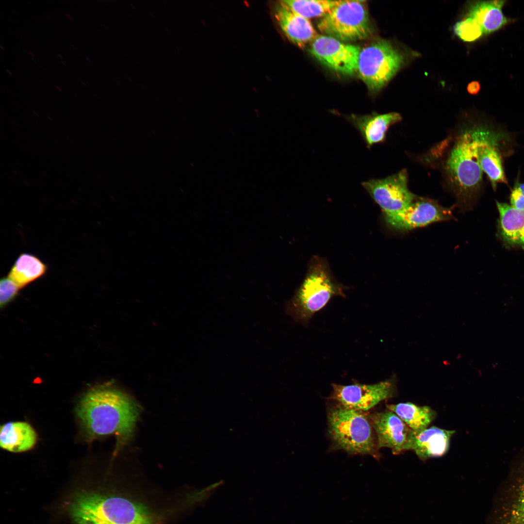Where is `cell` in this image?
<instances>
[{"label":"cell","instance_id":"6da1fadb","mask_svg":"<svg viewBox=\"0 0 524 524\" xmlns=\"http://www.w3.org/2000/svg\"><path fill=\"white\" fill-rule=\"evenodd\" d=\"M140 412L139 405L131 396L110 385L90 390L76 409L78 418L90 436L115 437L116 452L131 440Z\"/></svg>","mask_w":524,"mask_h":524},{"label":"cell","instance_id":"7a4b0ae2","mask_svg":"<svg viewBox=\"0 0 524 524\" xmlns=\"http://www.w3.org/2000/svg\"><path fill=\"white\" fill-rule=\"evenodd\" d=\"M70 512L78 524H153L143 505L127 499L85 492L72 503Z\"/></svg>","mask_w":524,"mask_h":524},{"label":"cell","instance_id":"3957f363","mask_svg":"<svg viewBox=\"0 0 524 524\" xmlns=\"http://www.w3.org/2000/svg\"><path fill=\"white\" fill-rule=\"evenodd\" d=\"M481 128L466 130L457 137L447 158L445 169L461 204H467L479 189L483 171L478 147Z\"/></svg>","mask_w":524,"mask_h":524},{"label":"cell","instance_id":"277c9868","mask_svg":"<svg viewBox=\"0 0 524 524\" xmlns=\"http://www.w3.org/2000/svg\"><path fill=\"white\" fill-rule=\"evenodd\" d=\"M328 422L329 435L337 448L380 458L370 420L362 411L339 405L329 409Z\"/></svg>","mask_w":524,"mask_h":524},{"label":"cell","instance_id":"5b68a950","mask_svg":"<svg viewBox=\"0 0 524 524\" xmlns=\"http://www.w3.org/2000/svg\"><path fill=\"white\" fill-rule=\"evenodd\" d=\"M344 295L343 288L331 279L324 264L314 262L287 310L297 321L306 324L335 296Z\"/></svg>","mask_w":524,"mask_h":524},{"label":"cell","instance_id":"8992f818","mask_svg":"<svg viewBox=\"0 0 524 524\" xmlns=\"http://www.w3.org/2000/svg\"><path fill=\"white\" fill-rule=\"evenodd\" d=\"M403 62V55L390 43L378 40L360 50L357 72L369 90L375 92L394 76Z\"/></svg>","mask_w":524,"mask_h":524},{"label":"cell","instance_id":"52a82bcc","mask_svg":"<svg viewBox=\"0 0 524 524\" xmlns=\"http://www.w3.org/2000/svg\"><path fill=\"white\" fill-rule=\"evenodd\" d=\"M320 31L342 41L364 39L371 33L367 11L362 0H342L318 23Z\"/></svg>","mask_w":524,"mask_h":524},{"label":"cell","instance_id":"ba28073f","mask_svg":"<svg viewBox=\"0 0 524 524\" xmlns=\"http://www.w3.org/2000/svg\"><path fill=\"white\" fill-rule=\"evenodd\" d=\"M490 524H524V454L497 494Z\"/></svg>","mask_w":524,"mask_h":524},{"label":"cell","instance_id":"9c48e42d","mask_svg":"<svg viewBox=\"0 0 524 524\" xmlns=\"http://www.w3.org/2000/svg\"><path fill=\"white\" fill-rule=\"evenodd\" d=\"M396 383V377L392 376L373 384L355 383L343 385L333 383L329 398L347 408L366 411L394 396L397 390Z\"/></svg>","mask_w":524,"mask_h":524},{"label":"cell","instance_id":"30bf717a","mask_svg":"<svg viewBox=\"0 0 524 524\" xmlns=\"http://www.w3.org/2000/svg\"><path fill=\"white\" fill-rule=\"evenodd\" d=\"M361 185L380 207L384 218L405 209L417 197L408 188L404 169L385 178L363 181Z\"/></svg>","mask_w":524,"mask_h":524},{"label":"cell","instance_id":"8fae6325","mask_svg":"<svg viewBox=\"0 0 524 524\" xmlns=\"http://www.w3.org/2000/svg\"><path fill=\"white\" fill-rule=\"evenodd\" d=\"M359 47L328 35H318L310 51L318 61L338 73L352 75L357 72Z\"/></svg>","mask_w":524,"mask_h":524},{"label":"cell","instance_id":"7c38bea8","mask_svg":"<svg viewBox=\"0 0 524 524\" xmlns=\"http://www.w3.org/2000/svg\"><path fill=\"white\" fill-rule=\"evenodd\" d=\"M453 218L450 208L443 207L432 200L417 196L406 208L384 219L392 229L405 231Z\"/></svg>","mask_w":524,"mask_h":524},{"label":"cell","instance_id":"4fadbf2b","mask_svg":"<svg viewBox=\"0 0 524 524\" xmlns=\"http://www.w3.org/2000/svg\"><path fill=\"white\" fill-rule=\"evenodd\" d=\"M370 420L379 449L389 448L394 455L409 450L414 431L395 413L388 409L376 412L370 416Z\"/></svg>","mask_w":524,"mask_h":524},{"label":"cell","instance_id":"5bb4252c","mask_svg":"<svg viewBox=\"0 0 524 524\" xmlns=\"http://www.w3.org/2000/svg\"><path fill=\"white\" fill-rule=\"evenodd\" d=\"M455 433V430L437 426L427 427L418 433L414 432L409 450L414 451L422 461L442 457L448 451L451 438Z\"/></svg>","mask_w":524,"mask_h":524},{"label":"cell","instance_id":"9a60e30c","mask_svg":"<svg viewBox=\"0 0 524 524\" xmlns=\"http://www.w3.org/2000/svg\"><path fill=\"white\" fill-rule=\"evenodd\" d=\"M401 119L400 115L395 112L361 115H351L347 117V120L360 133L368 148L374 144L383 142L389 128Z\"/></svg>","mask_w":524,"mask_h":524},{"label":"cell","instance_id":"2e32d148","mask_svg":"<svg viewBox=\"0 0 524 524\" xmlns=\"http://www.w3.org/2000/svg\"><path fill=\"white\" fill-rule=\"evenodd\" d=\"M275 17L285 35L299 47L312 42L318 36L309 19L294 12L282 1L276 7Z\"/></svg>","mask_w":524,"mask_h":524},{"label":"cell","instance_id":"e0dca14e","mask_svg":"<svg viewBox=\"0 0 524 524\" xmlns=\"http://www.w3.org/2000/svg\"><path fill=\"white\" fill-rule=\"evenodd\" d=\"M498 135L481 129L478 147L479 164L496 190L498 183H508L499 150Z\"/></svg>","mask_w":524,"mask_h":524},{"label":"cell","instance_id":"ac0fdd59","mask_svg":"<svg viewBox=\"0 0 524 524\" xmlns=\"http://www.w3.org/2000/svg\"><path fill=\"white\" fill-rule=\"evenodd\" d=\"M505 0L480 1L473 4L468 17L475 20L481 27L483 34L496 32L510 21L503 14Z\"/></svg>","mask_w":524,"mask_h":524},{"label":"cell","instance_id":"d6986e66","mask_svg":"<svg viewBox=\"0 0 524 524\" xmlns=\"http://www.w3.org/2000/svg\"><path fill=\"white\" fill-rule=\"evenodd\" d=\"M36 434L27 423L12 422L0 427L1 447L12 452H21L31 449L36 441Z\"/></svg>","mask_w":524,"mask_h":524},{"label":"cell","instance_id":"ffe728a7","mask_svg":"<svg viewBox=\"0 0 524 524\" xmlns=\"http://www.w3.org/2000/svg\"><path fill=\"white\" fill-rule=\"evenodd\" d=\"M48 270V265L36 256L22 253L16 258L7 276L20 288L44 276Z\"/></svg>","mask_w":524,"mask_h":524},{"label":"cell","instance_id":"44dd1931","mask_svg":"<svg viewBox=\"0 0 524 524\" xmlns=\"http://www.w3.org/2000/svg\"><path fill=\"white\" fill-rule=\"evenodd\" d=\"M386 407L416 433L427 428L437 416V412L430 407L410 402L387 405Z\"/></svg>","mask_w":524,"mask_h":524},{"label":"cell","instance_id":"7402d4cb","mask_svg":"<svg viewBox=\"0 0 524 524\" xmlns=\"http://www.w3.org/2000/svg\"><path fill=\"white\" fill-rule=\"evenodd\" d=\"M496 205L505 240L513 245H524V210L505 203L496 202Z\"/></svg>","mask_w":524,"mask_h":524},{"label":"cell","instance_id":"603a6c76","mask_svg":"<svg viewBox=\"0 0 524 524\" xmlns=\"http://www.w3.org/2000/svg\"><path fill=\"white\" fill-rule=\"evenodd\" d=\"M342 0H282L294 12L306 18L323 17Z\"/></svg>","mask_w":524,"mask_h":524},{"label":"cell","instance_id":"cb8c5ba5","mask_svg":"<svg viewBox=\"0 0 524 524\" xmlns=\"http://www.w3.org/2000/svg\"><path fill=\"white\" fill-rule=\"evenodd\" d=\"M454 31L460 39L468 42L478 39L483 34L480 25L475 20L469 17L457 22L454 26Z\"/></svg>","mask_w":524,"mask_h":524},{"label":"cell","instance_id":"d4e9b609","mask_svg":"<svg viewBox=\"0 0 524 524\" xmlns=\"http://www.w3.org/2000/svg\"><path fill=\"white\" fill-rule=\"evenodd\" d=\"M21 288L11 278L3 277L0 281V304L2 307L14 299Z\"/></svg>","mask_w":524,"mask_h":524},{"label":"cell","instance_id":"484cf974","mask_svg":"<svg viewBox=\"0 0 524 524\" xmlns=\"http://www.w3.org/2000/svg\"><path fill=\"white\" fill-rule=\"evenodd\" d=\"M510 201L511 206L513 208L519 210H524V195L515 187H514L511 191Z\"/></svg>","mask_w":524,"mask_h":524},{"label":"cell","instance_id":"4316f807","mask_svg":"<svg viewBox=\"0 0 524 524\" xmlns=\"http://www.w3.org/2000/svg\"><path fill=\"white\" fill-rule=\"evenodd\" d=\"M480 84L477 81H473L467 86V91L471 95H476L480 90Z\"/></svg>","mask_w":524,"mask_h":524},{"label":"cell","instance_id":"83f0119b","mask_svg":"<svg viewBox=\"0 0 524 524\" xmlns=\"http://www.w3.org/2000/svg\"><path fill=\"white\" fill-rule=\"evenodd\" d=\"M514 187L517 188L522 194L524 195V182L520 183L518 181H516Z\"/></svg>","mask_w":524,"mask_h":524},{"label":"cell","instance_id":"f1b7e54d","mask_svg":"<svg viewBox=\"0 0 524 524\" xmlns=\"http://www.w3.org/2000/svg\"><path fill=\"white\" fill-rule=\"evenodd\" d=\"M66 16L70 20H73L72 17L68 14H65Z\"/></svg>","mask_w":524,"mask_h":524},{"label":"cell","instance_id":"f546056e","mask_svg":"<svg viewBox=\"0 0 524 524\" xmlns=\"http://www.w3.org/2000/svg\"><path fill=\"white\" fill-rule=\"evenodd\" d=\"M29 54H30V55H31V56H32L33 57H34V56H34V54H33V52H32V51H29Z\"/></svg>","mask_w":524,"mask_h":524},{"label":"cell","instance_id":"4dcf8cb0","mask_svg":"<svg viewBox=\"0 0 524 524\" xmlns=\"http://www.w3.org/2000/svg\"><path fill=\"white\" fill-rule=\"evenodd\" d=\"M55 87H56V88H57V89H58V90H59V91H62V90H61V88H60V87L59 86H58V85H56V86H55Z\"/></svg>","mask_w":524,"mask_h":524},{"label":"cell","instance_id":"1f68e13d","mask_svg":"<svg viewBox=\"0 0 524 524\" xmlns=\"http://www.w3.org/2000/svg\"><path fill=\"white\" fill-rule=\"evenodd\" d=\"M85 59H86V60H88V61L90 62V61L89 59V58H88V57H86V58H85Z\"/></svg>","mask_w":524,"mask_h":524},{"label":"cell","instance_id":"d6a6232c","mask_svg":"<svg viewBox=\"0 0 524 524\" xmlns=\"http://www.w3.org/2000/svg\"><path fill=\"white\" fill-rule=\"evenodd\" d=\"M7 72H8V73H9L10 74V75H12V74H11V72H10L9 71V70H7Z\"/></svg>","mask_w":524,"mask_h":524},{"label":"cell","instance_id":"836d02e7","mask_svg":"<svg viewBox=\"0 0 524 524\" xmlns=\"http://www.w3.org/2000/svg\"><path fill=\"white\" fill-rule=\"evenodd\" d=\"M58 56L61 58V59H63V57L60 54H58Z\"/></svg>","mask_w":524,"mask_h":524},{"label":"cell","instance_id":"e575fe53","mask_svg":"<svg viewBox=\"0 0 524 524\" xmlns=\"http://www.w3.org/2000/svg\"><path fill=\"white\" fill-rule=\"evenodd\" d=\"M0 47L3 50L4 49V48L2 47V46L1 45H0Z\"/></svg>","mask_w":524,"mask_h":524}]
</instances>
